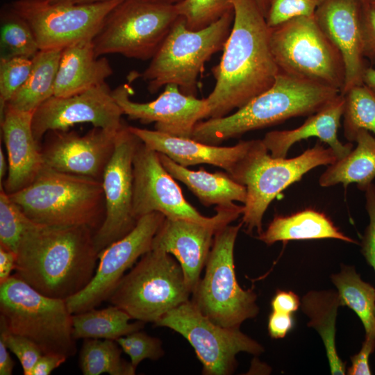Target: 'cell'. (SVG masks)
<instances>
[{
	"label": "cell",
	"instance_id": "cell-18",
	"mask_svg": "<svg viewBox=\"0 0 375 375\" xmlns=\"http://www.w3.org/2000/svg\"><path fill=\"white\" fill-rule=\"evenodd\" d=\"M106 83L85 92L65 97L53 96L33 115L32 128L40 144L52 131H68L77 124L117 131L123 126L121 108Z\"/></svg>",
	"mask_w": 375,
	"mask_h": 375
},
{
	"label": "cell",
	"instance_id": "cell-9",
	"mask_svg": "<svg viewBox=\"0 0 375 375\" xmlns=\"http://www.w3.org/2000/svg\"><path fill=\"white\" fill-rule=\"evenodd\" d=\"M269 43L279 72L341 92L345 78L342 55L315 15L293 18L270 28Z\"/></svg>",
	"mask_w": 375,
	"mask_h": 375
},
{
	"label": "cell",
	"instance_id": "cell-21",
	"mask_svg": "<svg viewBox=\"0 0 375 375\" xmlns=\"http://www.w3.org/2000/svg\"><path fill=\"white\" fill-rule=\"evenodd\" d=\"M243 211L242 206L212 224L165 217L153 238L152 249H162L176 258L192 293L201 278L216 232L238 218Z\"/></svg>",
	"mask_w": 375,
	"mask_h": 375
},
{
	"label": "cell",
	"instance_id": "cell-55",
	"mask_svg": "<svg viewBox=\"0 0 375 375\" xmlns=\"http://www.w3.org/2000/svg\"><path fill=\"white\" fill-rule=\"evenodd\" d=\"M362 3H371L373 0H356Z\"/></svg>",
	"mask_w": 375,
	"mask_h": 375
},
{
	"label": "cell",
	"instance_id": "cell-22",
	"mask_svg": "<svg viewBox=\"0 0 375 375\" xmlns=\"http://www.w3.org/2000/svg\"><path fill=\"white\" fill-rule=\"evenodd\" d=\"M361 6L356 0H323L315 13L319 26L342 55L345 69L342 94L363 84L367 67L362 52Z\"/></svg>",
	"mask_w": 375,
	"mask_h": 375
},
{
	"label": "cell",
	"instance_id": "cell-11",
	"mask_svg": "<svg viewBox=\"0 0 375 375\" xmlns=\"http://www.w3.org/2000/svg\"><path fill=\"white\" fill-rule=\"evenodd\" d=\"M154 324L169 328L188 340L202 364L204 375H231L238 366V353L258 356L264 351L260 343L240 328L223 327L210 321L190 300L165 314Z\"/></svg>",
	"mask_w": 375,
	"mask_h": 375
},
{
	"label": "cell",
	"instance_id": "cell-56",
	"mask_svg": "<svg viewBox=\"0 0 375 375\" xmlns=\"http://www.w3.org/2000/svg\"><path fill=\"white\" fill-rule=\"evenodd\" d=\"M371 3H372L374 6H375V0H373V1L371 2Z\"/></svg>",
	"mask_w": 375,
	"mask_h": 375
},
{
	"label": "cell",
	"instance_id": "cell-7",
	"mask_svg": "<svg viewBox=\"0 0 375 375\" xmlns=\"http://www.w3.org/2000/svg\"><path fill=\"white\" fill-rule=\"evenodd\" d=\"M183 269L171 254L152 249L126 274L108 299L132 319L156 323L190 300Z\"/></svg>",
	"mask_w": 375,
	"mask_h": 375
},
{
	"label": "cell",
	"instance_id": "cell-33",
	"mask_svg": "<svg viewBox=\"0 0 375 375\" xmlns=\"http://www.w3.org/2000/svg\"><path fill=\"white\" fill-rule=\"evenodd\" d=\"M122 349L115 340L84 339L79 366L84 375H134L136 369L131 362L121 357Z\"/></svg>",
	"mask_w": 375,
	"mask_h": 375
},
{
	"label": "cell",
	"instance_id": "cell-36",
	"mask_svg": "<svg viewBox=\"0 0 375 375\" xmlns=\"http://www.w3.org/2000/svg\"><path fill=\"white\" fill-rule=\"evenodd\" d=\"M175 6L179 17L191 31L211 25L233 9L231 0H182Z\"/></svg>",
	"mask_w": 375,
	"mask_h": 375
},
{
	"label": "cell",
	"instance_id": "cell-26",
	"mask_svg": "<svg viewBox=\"0 0 375 375\" xmlns=\"http://www.w3.org/2000/svg\"><path fill=\"white\" fill-rule=\"evenodd\" d=\"M158 155L166 170L174 178L185 184L203 205L228 206L235 201L245 203L246 186L236 181L228 173H209L203 169L191 170L165 154L158 153Z\"/></svg>",
	"mask_w": 375,
	"mask_h": 375
},
{
	"label": "cell",
	"instance_id": "cell-29",
	"mask_svg": "<svg viewBox=\"0 0 375 375\" xmlns=\"http://www.w3.org/2000/svg\"><path fill=\"white\" fill-rule=\"evenodd\" d=\"M301 306L310 319L308 325L317 331L323 341L331 374H345L346 362L339 357L335 346V322L342 306L338 292L311 290L303 297Z\"/></svg>",
	"mask_w": 375,
	"mask_h": 375
},
{
	"label": "cell",
	"instance_id": "cell-12",
	"mask_svg": "<svg viewBox=\"0 0 375 375\" xmlns=\"http://www.w3.org/2000/svg\"><path fill=\"white\" fill-rule=\"evenodd\" d=\"M122 1L51 3L16 0L10 4L31 26L40 50H49L93 41L108 13Z\"/></svg>",
	"mask_w": 375,
	"mask_h": 375
},
{
	"label": "cell",
	"instance_id": "cell-8",
	"mask_svg": "<svg viewBox=\"0 0 375 375\" xmlns=\"http://www.w3.org/2000/svg\"><path fill=\"white\" fill-rule=\"evenodd\" d=\"M242 222L218 230L205 265V273L192 293L191 301L215 324L240 328L259 312L253 289L244 290L236 278L234 247Z\"/></svg>",
	"mask_w": 375,
	"mask_h": 375
},
{
	"label": "cell",
	"instance_id": "cell-2",
	"mask_svg": "<svg viewBox=\"0 0 375 375\" xmlns=\"http://www.w3.org/2000/svg\"><path fill=\"white\" fill-rule=\"evenodd\" d=\"M86 226H54L33 222L17 251L15 274L40 293L66 300L93 278L99 253Z\"/></svg>",
	"mask_w": 375,
	"mask_h": 375
},
{
	"label": "cell",
	"instance_id": "cell-47",
	"mask_svg": "<svg viewBox=\"0 0 375 375\" xmlns=\"http://www.w3.org/2000/svg\"><path fill=\"white\" fill-rule=\"evenodd\" d=\"M67 358L58 354H42L31 372V375H49Z\"/></svg>",
	"mask_w": 375,
	"mask_h": 375
},
{
	"label": "cell",
	"instance_id": "cell-41",
	"mask_svg": "<svg viewBox=\"0 0 375 375\" xmlns=\"http://www.w3.org/2000/svg\"><path fill=\"white\" fill-rule=\"evenodd\" d=\"M0 340L19 360L24 375H31L36 362L42 354L40 348L29 339L8 331L0 325Z\"/></svg>",
	"mask_w": 375,
	"mask_h": 375
},
{
	"label": "cell",
	"instance_id": "cell-14",
	"mask_svg": "<svg viewBox=\"0 0 375 375\" xmlns=\"http://www.w3.org/2000/svg\"><path fill=\"white\" fill-rule=\"evenodd\" d=\"M338 160L332 149L318 141L312 147L292 158H275L268 152L261 156L248 173L244 185L247 199L242 222L248 233L262 231V218L271 202L291 184L311 169Z\"/></svg>",
	"mask_w": 375,
	"mask_h": 375
},
{
	"label": "cell",
	"instance_id": "cell-45",
	"mask_svg": "<svg viewBox=\"0 0 375 375\" xmlns=\"http://www.w3.org/2000/svg\"><path fill=\"white\" fill-rule=\"evenodd\" d=\"M293 326L294 319L292 314L272 310L269 315L267 330L273 339L283 338Z\"/></svg>",
	"mask_w": 375,
	"mask_h": 375
},
{
	"label": "cell",
	"instance_id": "cell-37",
	"mask_svg": "<svg viewBox=\"0 0 375 375\" xmlns=\"http://www.w3.org/2000/svg\"><path fill=\"white\" fill-rule=\"evenodd\" d=\"M33 223L10 196L0 192V245L17 253L20 240Z\"/></svg>",
	"mask_w": 375,
	"mask_h": 375
},
{
	"label": "cell",
	"instance_id": "cell-27",
	"mask_svg": "<svg viewBox=\"0 0 375 375\" xmlns=\"http://www.w3.org/2000/svg\"><path fill=\"white\" fill-rule=\"evenodd\" d=\"M336 239L358 244L344 235L323 212L306 209L288 215H276L258 239L267 245L279 241Z\"/></svg>",
	"mask_w": 375,
	"mask_h": 375
},
{
	"label": "cell",
	"instance_id": "cell-53",
	"mask_svg": "<svg viewBox=\"0 0 375 375\" xmlns=\"http://www.w3.org/2000/svg\"><path fill=\"white\" fill-rule=\"evenodd\" d=\"M267 1L268 0H256L265 16L267 9Z\"/></svg>",
	"mask_w": 375,
	"mask_h": 375
},
{
	"label": "cell",
	"instance_id": "cell-10",
	"mask_svg": "<svg viewBox=\"0 0 375 375\" xmlns=\"http://www.w3.org/2000/svg\"><path fill=\"white\" fill-rule=\"evenodd\" d=\"M179 18L175 4L158 0H122L107 15L93 40L97 57L121 54L151 59Z\"/></svg>",
	"mask_w": 375,
	"mask_h": 375
},
{
	"label": "cell",
	"instance_id": "cell-51",
	"mask_svg": "<svg viewBox=\"0 0 375 375\" xmlns=\"http://www.w3.org/2000/svg\"><path fill=\"white\" fill-rule=\"evenodd\" d=\"M8 170V165L6 164L4 153L2 148H0V181L2 185V179L4 178L6 172Z\"/></svg>",
	"mask_w": 375,
	"mask_h": 375
},
{
	"label": "cell",
	"instance_id": "cell-3",
	"mask_svg": "<svg viewBox=\"0 0 375 375\" xmlns=\"http://www.w3.org/2000/svg\"><path fill=\"white\" fill-rule=\"evenodd\" d=\"M341 93L334 88L279 72L273 85L231 114L198 122L191 138L208 144L224 141L288 119L310 115Z\"/></svg>",
	"mask_w": 375,
	"mask_h": 375
},
{
	"label": "cell",
	"instance_id": "cell-48",
	"mask_svg": "<svg viewBox=\"0 0 375 375\" xmlns=\"http://www.w3.org/2000/svg\"><path fill=\"white\" fill-rule=\"evenodd\" d=\"M16 262L17 253L0 245V283L9 278Z\"/></svg>",
	"mask_w": 375,
	"mask_h": 375
},
{
	"label": "cell",
	"instance_id": "cell-24",
	"mask_svg": "<svg viewBox=\"0 0 375 375\" xmlns=\"http://www.w3.org/2000/svg\"><path fill=\"white\" fill-rule=\"evenodd\" d=\"M344 104V98L340 93L320 110L309 115L299 127L267 133L262 140L270 152L269 155L275 158H286L288 151L295 143L316 137L333 150L338 160L346 156L353 146L351 142L343 144L338 136Z\"/></svg>",
	"mask_w": 375,
	"mask_h": 375
},
{
	"label": "cell",
	"instance_id": "cell-30",
	"mask_svg": "<svg viewBox=\"0 0 375 375\" xmlns=\"http://www.w3.org/2000/svg\"><path fill=\"white\" fill-rule=\"evenodd\" d=\"M62 50H40L32 58L33 67L27 80L6 106L19 111L34 112L52 97Z\"/></svg>",
	"mask_w": 375,
	"mask_h": 375
},
{
	"label": "cell",
	"instance_id": "cell-23",
	"mask_svg": "<svg viewBox=\"0 0 375 375\" xmlns=\"http://www.w3.org/2000/svg\"><path fill=\"white\" fill-rule=\"evenodd\" d=\"M33 112L6 106L1 128L8 153V176L3 188L8 194L29 185L44 167L41 145L33 135Z\"/></svg>",
	"mask_w": 375,
	"mask_h": 375
},
{
	"label": "cell",
	"instance_id": "cell-17",
	"mask_svg": "<svg viewBox=\"0 0 375 375\" xmlns=\"http://www.w3.org/2000/svg\"><path fill=\"white\" fill-rule=\"evenodd\" d=\"M128 127L147 147L165 154L181 166L188 167L199 164L217 166L242 185L253 163L268 152L262 140L240 141L232 147H220L156 130Z\"/></svg>",
	"mask_w": 375,
	"mask_h": 375
},
{
	"label": "cell",
	"instance_id": "cell-40",
	"mask_svg": "<svg viewBox=\"0 0 375 375\" xmlns=\"http://www.w3.org/2000/svg\"><path fill=\"white\" fill-rule=\"evenodd\" d=\"M323 0H268L265 19L269 28L293 18L313 16Z\"/></svg>",
	"mask_w": 375,
	"mask_h": 375
},
{
	"label": "cell",
	"instance_id": "cell-38",
	"mask_svg": "<svg viewBox=\"0 0 375 375\" xmlns=\"http://www.w3.org/2000/svg\"><path fill=\"white\" fill-rule=\"evenodd\" d=\"M33 67L32 58L1 56L0 111L27 80Z\"/></svg>",
	"mask_w": 375,
	"mask_h": 375
},
{
	"label": "cell",
	"instance_id": "cell-54",
	"mask_svg": "<svg viewBox=\"0 0 375 375\" xmlns=\"http://www.w3.org/2000/svg\"><path fill=\"white\" fill-rule=\"evenodd\" d=\"M51 3H74L76 0H45Z\"/></svg>",
	"mask_w": 375,
	"mask_h": 375
},
{
	"label": "cell",
	"instance_id": "cell-46",
	"mask_svg": "<svg viewBox=\"0 0 375 375\" xmlns=\"http://www.w3.org/2000/svg\"><path fill=\"white\" fill-rule=\"evenodd\" d=\"M301 306L299 297L293 292L277 290L271 301L273 311L292 314Z\"/></svg>",
	"mask_w": 375,
	"mask_h": 375
},
{
	"label": "cell",
	"instance_id": "cell-15",
	"mask_svg": "<svg viewBox=\"0 0 375 375\" xmlns=\"http://www.w3.org/2000/svg\"><path fill=\"white\" fill-rule=\"evenodd\" d=\"M140 142L124 124L116 135L115 149L101 180L105 216L94 234L99 253L126 235L138 223L133 210V158Z\"/></svg>",
	"mask_w": 375,
	"mask_h": 375
},
{
	"label": "cell",
	"instance_id": "cell-4",
	"mask_svg": "<svg viewBox=\"0 0 375 375\" xmlns=\"http://www.w3.org/2000/svg\"><path fill=\"white\" fill-rule=\"evenodd\" d=\"M33 222L46 226H86L97 231L105 216L101 181L44 166L26 188L11 194Z\"/></svg>",
	"mask_w": 375,
	"mask_h": 375
},
{
	"label": "cell",
	"instance_id": "cell-42",
	"mask_svg": "<svg viewBox=\"0 0 375 375\" xmlns=\"http://www.w3.org/2000/svg\"><path fill=\"white\" fill-rule=\"evenodd\" d=\"M364 192L369 221L362 238L361 253L375 272V185L372 183Z\"/></svg>",
	"mask_w": 375,
	"mask_h": 375
},
{
	"label": "cell",
	"instance_id": "cell-39",
	"mask_svg": "<svg viewBox=\"0 0 375 375\" xmlns=\"http://www.w3.org/2000/svg\"><path fill=\"white\" fill-rule=\"evenodd\" d=\"M116 342L122 351L129 356L131 363L135 369L144 359L157 360L165 354L162 341L140 330L122 336Z\"/></svg>",
	"mask_w": 375,
	"mask_h": 375
},
{
	"label": "cell",
	"instance_id": "cell-34",
	"mask_svg": "<svg viewBox=\"0 0 375 375\" xmlns=\"http://www.w3.org/2000/svg\"><path fill=\"white\" fill-rule=\"evenodd\" d=\"M0 33L1 56L33 58L40 51L31 26L10 3L1 9Z\"/></svg>",
	"mask_w": 375,
	"mask_h": 375
},
{
	"label": "cell",
	"instance_id": "cell-20",
	"mask_svg": "<svg viewBox=\"0 0 375 375\" xmlns=\"http://www.w3.org/2000/svg\"><path fill=\"white\" fill-rule=\"evenodd\" d=\"M117 132L96 127L83 135L69 130L49 131L41 146L44 166L101 181Z\"/></svg>",
	"mask_w": 375,
	"mask_h": 375
},
{
	"label": "cell",
	"instance_id": "cell-50",
	"mask_svg": "<svg viewBox=\"0 0 375 375\" xmlns=\"http://www.w3.org/2000/svg\"><path fill=\"white\" fill-rule=\"evenodd\" d=\"M362 82L363 84L375 92V68L372 67H367L365 68Z\"/></svg>",
	"mask_w": 375,
	"mask_h": 375
},
{
	"label": "cell",
	"instance_id": "cell-49",
	"mask_svg": "<svg viewBox=\"0 0 375 375\" xmlns=\"http://www.w3.org/2000/svg\"><path fill=\"white\" fill-rule=\"evenodd\" d=\"M15 363L10 356L8 349L4 342L0 340V374L11 375Z\"/></svg>",
	"mask_w": 375,
	"mask_h": 375
},
{
	"label": "cell",
	"instance_id": "cell-19",
	"mask_svg": "<svg viewBox=\"0 0 375 375\" xmlns=\"http://www.w3.org/2000/svg\"><path fill=\"white\" fill-rule=\"evenodd\" d=\"M164 91L153 101L139 103L132 101L133 90L122 84L112 90V96L124 115L143 124L155 123V129L173 136L191 138L196 124L208 118L206 99H197L182 93L174 84L165 86Z\"/></svg>",
	"mask_w": 375,
	"mask_h": 375
},
{
	"label": "cell",
	"instance_id": "cell-43",
	"mask_svg": "<svg viewBox=\"0 0 375 375\" xmlns=\"http://www.w3.org/2000/svg\"><path fill=\"white\" fill-rule=\"evenodd\" d=\"M360 25L364 58L375 68V6L371 3H362Z\"/></svg>",
	"mask_w": 375,
	"mask_h": 375
},
{
	"label": "cell",
	"instance_id": "cell-31",
	"mask_svg": "<svg viewBox=\"0 0 375 375\" xmlns=\"http://www.w3.org/2000/svg\"><path fill=\"white\" fill-rule=\"evenodd\" d=\"M131 316L121 308L111 305L103 309L95 308L74 314L72 333L74 338L105 339L117 340L134 331L141 330L144 323H130Z\"/></svg>",
	"mask_w": 375,
	"mask_h": 375
},
{
	"label": "cell",
	"instance_id": "cell-25",
	"mask_svg": "<svg viewBox=\"0 0 375 375\" xmlns=\"http://www.w3.org/2000/svg\"><path fill=\"white\" fill-rule=\"evenodd\" d=\"M113 73L105 56L97 57L93 41L72 44L62 51L53 96L74 95L106 83Z\"/></svg>",
	"mask_w": 375,
	"mask_h": 375
},
{
	"label": "cell",
	"instance_id": "cell-6",
	"mask_svg": "<svg viewBox=\"0 0 375 375\" xmlns=\"http://www.w3.org/2000/svg\"><path fill=\"white\" fill-rule=\"evenodd\" d=\"M234 19L233 9L219 20L199 30H189L179 17L141 74L150 93L162 86L176 85L185 94L196 97L197 80L205 63L223 49Z\"/></svg>",
	"mask_w": 375,
	"mask_h": 375
},
{
	"label": "cell",
	"instance_id": "cell-32",
	"mask_svg": "<svg viewBox=\"0 0 375 375\" xmlns=\"http://www.w3.org/2000/svg\"><path fill=\"white\" fill-rule=\"evenodd\" d=\"M342 306H347L359 317L365 335L375 337V288L364 281L356 268L344 265L331 276Z\"/></svg>",
	"mask_w": 375,
	"mask_h": 375
},
{
	"label": "cell",
	"instance_id": "cell-16",
	"mask_svg": "<svg viewBox=\"0 0 375 375\" xmlns=\"http://www.w3.org/2000/svg\"><path fill=\"white\" fill-rule=\"evenodd\" d=\"M165 217L158 212L141 217L130 233L99 253L97 269L89 284L65 300L72 314L95 308L108 300L126 271L151 250L153 238Z\"/></svg>",
	"mask_w": 375,
	"mask_h": 375
},
{
	"label": "cell",
	"instance_id": "cell-1",
	"mask_svg": "<svg viewBox=\"0 0 375 375\" xmlns=\"http://www.w3.org/2000/svg\"><path fill=\"white\" fill-rule=\"evenodd\" d=\"M234 19L206 99L208 118L228 115L270 88L279 74L269 43L270 28L256 0H231Z\"/></svg>",
	"mask_w": 375,
	"mask_h": 375
},
{
	"label": "cell",
	"instance_id": "cell-35",
	"mask_svg": "<svg viewBox=\"0 0 375 375\" xmlns=\"http://www.w3.org/2000/svg\"><path fill=\"white\" fill-rule=\"evenodd\" d=\"M342 95L344 98L343 130L346 139L355 142L360 130L375 135V92L362 84L351 88Z\"/></svg>",
	"mask_w": 375,
	"mask_h": 375
},
{
	"label": "cell",
	"instance_id": "cell-28",
	"mask_svg": "<svg viewBox=\"0 0 375 375\" xmlns=\"http://www.w3.org/2000/svg\"><path fill=\"white\" fill-rule=\"evenodd\" d=\"M356 147L344 158L328 166L319 178V184L328 188L342 184L346 188L356 183L365 191L375 178V138L366 130L356 135Z\"/></svg>",
	"mask_w": 375,
	"mask_h": 375
},
{
	"label": "cell",
	"instance_id": "cell-52",
	"mask_svg": "<svg viewBox=\"0 0 375 375\" xmlns=\"http://www.w3.org/2000/svg\"><path fill=\"white\" fill-rule=\"evenodd\" d=\"M104 1H110V0H76V1L74 3H94V2ZM158 1H165V2L176 4L182 0H158Z\"/></svg>",
	"mask_w": 375,
	"mask_h": 375
},
{
	"label": "cell",
	"instance_id": "cell-13",
	"mask_svg": "<svg viewBox=\"0 0 375 375\" xmlns=\"http://www.w3.org/2000/svg\"><path fill=\"white\" fill-rule=\"evenodd\" d=\"M242 206H217L216 214L208 217L187 201L175 178L162 165L158 153L139 144L133 158V210L135 217L153 212L165 217L201 224H212Z\"/></svg>",
	"mask_w": 375,
	"mask_h": 375
},
{
	"label": "cell",
	"instance_id": "cell-44",
	"mask_svg": "<svg viewBox=\"0 0 375 375\" xmlns=\"http://www.w3.org/2000/svg\"><path fill=\"white\" fill-rule=\"evenodd\" d=\"M375 350V337L365 335L360 351L351 357V365L347 369L349 375H371L369 358Z\"/></svg>",
	"mask_w": 375,
	"mask_h": 375
},
{
	"label": "cell",
	"instance_id": "cell-5",
	"mask_svg": "<svg viewBox=\"0 0 375 375\" xmlns=\"http://www.w3.org/2000/svg\"><path fill=\"white\" fill-rule=\"evenodd\" d=\"M66 301L45 296L15 274L0 283V325L34 342L43 354L76 352Z\"/></svg>",
	"mask_w": 375,
	"mask_h": 375
}]
</instances>
